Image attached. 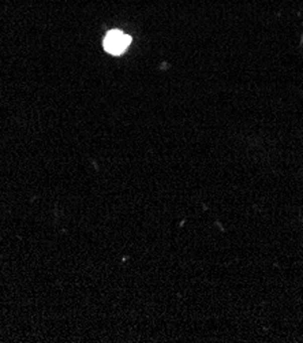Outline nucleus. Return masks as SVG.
I'll list each match as a JSON object with an SVG mask.
<instances>
[{"mask_svg":"<svg viewBox=\"0 0 303 343\" xmlns=\"http://www.w3.org/2000/svg\"><path fill=\"white\" fill-rule=\"evenodd\" d=\"M130 41H131V38L123 32L111 30L104 38V48L107 52L112 53V55H120L127 49Z\"/></svg>","mask_w":303,"mask_h":343,"instance_id":"1","label":"nucleus"}]
</instances>
